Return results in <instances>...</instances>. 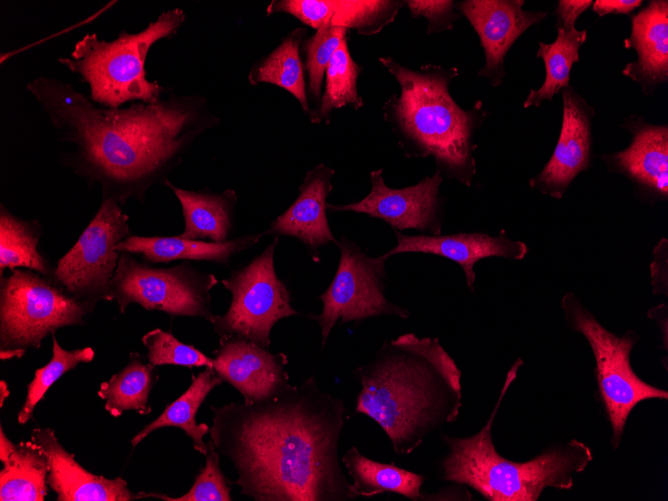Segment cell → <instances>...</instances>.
<instances>
[{"label": "cell", "mask_w": 668, "mask_h": 501, "mask_svg": "<svg viewBox=\"0 0 668 501\" xmlns=\"http://www.w3.org/2000/svg\"><path fill=\"white\" fill-rule=\"evenodd\" d=\"M337 246L341 253L339 265L331 284L319 296L323 309L315 317L321 328L322 346L339 319L344 324L380 315L409 317L407 309L390 302L384 294L386 254L370 257L346 237H341Z\"/></svg>", "instance_id": "obj_12"}, {"label": "cell", "mask_w": 668, "mask_h": 501, "mask_svg": "<svg viewBox=\"0 0 668 501\" xmlns=\"http://www.w3.org/2000/svg\"><path fill=\"white\" fill-rule=\"evenodd\" d=\"M523 5L522 0H466L456 5L478 34L485 53V65L478 75L495 87L503 81L504 58L511 46L547 15L525 11Z\"/></svg>", "instance_id": "obj_14"}, {"label": "cell", "mask_w": 668, "mask_h": 501, "mask_svg": "<svg viewBox=\"0 0 668 501\" xmlns=\"http://www.w3.org/2000/svg\"><path fill=\"white\" fill-rule=\"evenodd\" d=\"M205 466L196 475L192 487L181 496L171 497L156 492H141L142 499L155 498L164 501H231V487L220 469V454L211 440L207 443Z\"/></svg>", "instance_id": "obj_34"}, {"label": "cell", "mask_w": 668, "mask_h": 501, "mask_svg": "<svg viewBox=\"0 0 668 501\" xmlns=\"http://www.w3.org/2000/svg\"><path fill=\"white\" fill-rule=\"evenodd\" d=\"M362 67L356 63L349 51L347 36L341 41L326 69V85L316 109L308 114L312 123L329 122L334 109L346 105L360 109L363 99L358 94L357 81Z\"/></svg>", "instance_id": "obj_32"}, {"label": "cell", "mask_w": 668, "mask_h": 501, "mask_svg": "<svg viewBox=\"0 0 668 501\" xmlns=\"http://www.w3.org/2000/svg\"><path fill=\"white\" fill-rule=\"evenodd\" d=\"M403 5L395 0H278L269 4L267 15L287 13L315 29H353L370 36L392 23Z\"/></svg>", "instance_id": "obj_18"}, {"label": "cell", "mask_w": 668, "mask_h": 501, "mask_svg": "<svg viewBox=\"0 0 668 501\" xmlns=\"http://www.w3.org/2000/svg\"><path fill=\"white\" fill-rule=\"evenodd\" d=\"M51 335V360L35 370L33 380L27 385V396L17 417L19 424H25L32 418L36 405L58 379L80 363H89L95 357V351L91 347L65 350L57 341L55 332Z\"/></svg>", "instance_id": "obj_33"}, {"label": "cell", "mask_w": 668, "mask_h": 501, "mask_svg": "<svg viewBox=\"0 0 668 501\" xmlns=\"http://www.w3.org/2000/svg\"><path fill=\"white\" fill-rule=\"evenodd\" d=\"M522 360L509 369L497 402L485 425L469 437L442 435L449 452L441 461L442 479L464 484L489 501H537L545 488L568 490L574 476L592 461L590 447L572 439L555 444L525 462L500 455L492 440V426Z\"/></svg>", "instance_id": "obj_5"}, {"label": "cell", "mask_w": 668, "mask_h": 501, "mask_svg": "<svg viewBox=\"0 0 668 501\" xmlns=\"http://www.w3.org/2000/svg\"><path fill=\"white\" fill-rule=\"evenodd\" d=\"M355 374L362 387L355 412L378 423L398 455L414 452L460 413L462 373L438 338L386 340Z\"/></svg>", "instance_id": "obj_3"}, {"label": "cell", "mask_w": 668, "mask_h": 501, "mask_svg": "<svg viewBox=\"0 0 668 501\" xmlns=\"http://www.w3.org/2000/svg\"><path fill=\"white\" fill-rule=\"evenodd\" d=\"M218 280L188 262L172 267H154L138 261L131 253L121 252L110 281V301L121 314L130 304L146 310L162 311L170 316L214 318L211 289Z\"/></svg>", "instance_id": "obj_9"}, {"label": "cell", "mask_w": 668, "mask_h": 501, "mask_svg": "<svg viewBox=\"0 0 668 501\" xmlns=\"http://www.w3.org/2000/svg\"><path fill=\"white\" fill-rule=\"evenodd\" d=\"M1 501H43L48 493L47 462L40 449L30 441H20L2 462Z\"/></svg>", "instance_id": "obj_28"}, {"label": "cell", "mask_w": 668, "mask_h": 501, "mask_svg": "<svg viewBox=\"0 0 668 501\" xmlns=\"http://www.w3.org/2000/svg\"><path fill=\"white\" fill-rule=\"evenodd\" d=\"M210 440L233 465L234 484L255 501L355 500L338 445L344 401L313 376L257 403L211 406Z\"/></svg>", "instance_id": "obj_1"}, {"label": "cell", "mask_w": 668, "mask_h": 501, "mask_svg": "<svg viewBox=\"0 0 668 501\" xmlns=\"http://www.w3.org/2000/svg\"><path fill=\"white\" fill-rule=\"evenodd\" d=\"M185 19L184 11L174 8L162 12L144 30H122L111 41L87 33L70 56L58 62L79 75L89 85L90 99L105 108H119L130 101L157 102L165 90L157 81L147 80V54L157 41L176 34Z\"/></svg>", "instance_id": "obj_6"}, {"label": "cell", "mask_w": 668, "mask_h": 501, "mask_svg": "<svg viewBox=\"0 0 668 501\" xmlns=\"http://www.w3.org/2000/svg\"><path fill=\"white\" fill-rule=\"evenodd\" d=\"M180 202L184 217V231L178 235L184 239H210L214 242L228 240L233 226V211L237 202L236 192L227 189L214 194L206 191L184 190L164 182Z\"/></svg>", "instance_id": "obj_24"}, {"label": "cell", "mask_w": 668, "mask_h": 501, "mask_svg": "<svg viewBox=\"0 0 668 501\" xmlns=\"http://www.w3.org/2000/svg\"><path fill=\"white\" fill-rule=\"evenodd\" d=\"M335 171L319 164L308 171L299 186V195L291 206L279 215L266 233L290 236L305 244L312 258L319 261V248L338 243L327 219V197L333 186Z\"/></svg>", "instance_id": "obj_20"}, {"label": "cell", "mask_w": 668, "mask_h": 501, "mask_svg": "<svg viewBox=\"0 0 668 501\" xmlns=\"http://www.w3.org/2000/svg\"><path fill=\"white\" fill-rule=\"evenodd\" d=\"M641 0H597L593 11L599 16L607 14H629L641 5Z\"/></svg>", "instance_id": "obj_39"}, {"label": "cell", "mask_w": 668, "mask_h": 501, "mask_svg": "<svg viewBox=\"0 0 668 501\" xmlns=\"http://www.w3.org/2000/svg\"><path fill=\"white\" fill-rule=\"evenodd\" d=\"M631 22V35L625 40V46L636 50L637 60L628 63L622 73L639 83L648 94L668 79L667 1H651Z\"/></svg>", "instance_id": "obj_21"}, {"label": "cell", "mask_w": 668, "mask_h": 501, "mask_svg": "<svg viewBox=\"0 0 668 501\" xmlns=\"http://www.w3.org/2000/svg\"><path fill=\"white\" fill-rule=\"evenodd\" d=\"M397 245L386 253L387 257L400 253H427L445 257L459 264L464 271L467 285L474 289L476 262L486 257L522 260L528 247L521 241L510 239L505 231L494 237L485 233H457L450 235H404L394 229Z\"/></svg>", "instance_id": "obj_19"}, {"label": "cell", "mask_w": 668, "mask_h": 501, "mask_svg": "<svg viewBox=\"0 0 668 501\" xmlns=\"http://www.w3.org/2000/svg\"><path fill=\"white\" fill-rule=\"evenodd\" d=\"M639 186L658 196L668 195V129L666 125L636 124L631 144L623 151L604 156Z\"/></svg>", "instance_id": "obj_22"}, {"label": "cell", "mask_w": 668, "mask_h": 501, "mask_svg": "<svg viewBox=\"0 0 668 501\" xmlns=\"http://www.w3.org/2000/svg\"><path fill=\"white\" fill-rule=\"evenodd\" d=\"M93 310L40 273L14 269L0 282V349H38L48 334L84 324Z\"/></svg>", "instance_id": "obj_8"}, {"label": "cell", "mask_w": 668, "mask_h": 501, "mask_svg": "<svg viewBox=\"0 0 668 501\" xmlns=\"http://www.w3.org/2000/svg\"><path fill=\"white\" fill-rule=\"evenodd\" d=\"M41 225L38 220H26L12 214L3 204L0 207V273L5 269L27 268L50 278L53 269L39 252Z\"/></svg>", "instance_id": "obj_29"}, {"label": "cell", "mask_w": 668, "mask_h": 501, "mask_svg": "<svg viewBox=\"0 0 668 501\" xmlns=\"http://www.w3.org/2000/svg\"><path fill=\"white\" fill-rule=\"evenodd\" d=\"M342 462L352 479V488L358 497H373L388 492L414 501L421 498V487L424 483L421 474L393 463L374 461L362 455L355 446L345 452Z\"/></svg>", "instance_id": "obj_26"}, {"label": "cell", "mask_w": 668, "mask_h": 501, "mask_svg": "<svg viewBox=\"0 0 668 501\" xmlns=\"http://www.w3.org/2000/svg\"><path fill=\"white\" fill-rule=\"evenodd\" d=\"M287 364L284 353H272L242 338L221 340L213 359L217 375L248 404L265 401L289 384Z\"/></svg>", "instance_id": "obj_15"}, {"label": "cell", "mask_w": 668, "mask_h": 501, "mask_svg": "<svg viewBox=\"0 0 668 501\" xmlns=\"http://www.w3.org/2000/svg\"><path fill=\"white\" fill-rule=\"evenodd\" d=\"M569 328L589 343L596 362L597 395L612 428L611 443L617 449L627 419L640 402L668 399V392L642 380L631 366V351L638 335L627 331L617 336L603 327L572 292L560 301Z\"/></svg>", "instance_id": "obj_7"}, {"label": "cell", "mask_w": 668, "mask_h": 501, "mask_svg": "<svg viewBox=\"0 0 668 501\" xmlns=\"http://www.w3.org/2000/svg\"><path fill=\"white\" fill-rule=\"evenodd\" d=\"M128 220L118 201L102 197L95 216L49 279L93 308L99 301H110L109 285L120 257L114 247L130 236Z\"/></svg>", "instance_id": "obj_11"}, {"label": "cell", "mask_w": 668, "mask_h": 501, "mask_svg": "<svg viewBox=\"0 0 668 501\" xmlns=\"http://www.w3.org/2000/svg\"><path fill=\"white\" fill-rule=\"evenodd\" d=\"M261 234L243 235L222 242L184 239L180 236L130 235L115 245L118 252H128L143 257L151 263H168L175 260L210 261L228 264L231 258L255 245Z\"/></svg>", "instance_id": "obj_23"}, {"label": "cell", "mask_w": 668, "mask_h": 501, "mask_svg": "<svg viewBox=\"0 0 668 501\" xmlns=\"http://www.w3.org/2000/svg\"><path fill=\"white\" fill-rule=\"evenodd\" d=\"M25 352L24 349H0V358L1 360L21 358Z\"/></svg>", "instance_id": "obj_41"}, {"label": "cell", "mask_w": 668, "mask_h": 501, "mask_svg": "<svg viewBox=\"0 0 668 501\" xmlns=\"http://www.w3.org/2000/svg\"><path fill=\"white\" fill-rule=\"evenodd\" d=\"M592 4L590 0H560L556 8L557 28L572 30L578 17Z\"/></svg>", "instance_id": "obj_38"}, {"label": "cell", "mask_w": 668, "mask_h": 501, "mask_svg": "<svg viewBox=\"0 0 668 501\" xmlns=\"http://www.w3.org/2000/svg\"><path fill=\"white\" fill-rule=\"evenodd\" d=\"M413 17L427 20V33L433 34L452 29L458 15L451 0H408L404 1Z\"/></svg>", "instance_id": "obj_37"}, {"label": "cell", "mask_w": 668, "mask_h": 501, "mask_svg": "<svg viewBox=\"0 0 668 501\" xmlns=\"http://www.w3.org/2000/svg\"><path fill=\"white\" fill-rule=\"evenodd\" d=\"M307 34L298 27L291 31L270 54L251 68L248 80L252 85L270 83L291 93L306 114L311 112L308 102L300 45Z\"/></svg>", "instance_id": "obj_27"}, {"label": "cell", "mask_w": 668, "mask_h": 501, "mask_svg": "<svg viewBox=\"0 0 668 501\" xmlns=\"http://www.w3.org/2000/svg\"><path fill=\"white\" fill-rule=\"evenodd\" d=\"M563 119L554 152L530 186L561 198L573 179L590 164L593 109L569 85L563 89Z\"/></svg>", "instance_id": "obj_16"}, {"label": "cell", "mask_w": 668, "mask_h": 501, "mask_svg": "<svg viewBox=\"0 0 668 501\" xmlns=\"http://www.w3.org/2000/svg\"><path fill=\"white\" fill-rule=\"evenodd\" d=\"M587 37L586 30L557 28V38L550 44L539 43L537 57L542 58L546 78L537 90H531L524 101V108L538 107L544 100H551L569 85L572 65L579 60V49Z\"/></svg>", "instance_id": "obj_31"}, {"label": "cell", "mask_w": 668, "mask_h": 501, "mask_svg": "<svg viewBox=\"0 0 668 501\" xmlns=\"http://www.w3.org/2000/svg\"><path fill=\"white\" fill-rule=\"evenodd\" d=\"M10 391L6 381H0V407H3L5 400L9 397Z\"/></svg>", "instance_id": "obj_42"}, {"label": "cell", "mask_w": 668, "mask_h": 501, "mask_svg": "<svg viewBox=\"0 0 668 501\" xmlns=\"http://www.w3.org/2000/svg\"><path fill=\"white\" fill-rule=\"evenodd\" d=\"M26 88L61 140L75 146L66 164L121 205L131 198L143 201L149 187L167 180L195 138L220 122L201 96L170 94L154 103L100 108L58 78L41 76Z\"/></svg>", "instance_id": "obj_2"}, {"label": "cell", "mask_w": 668, "mask_h": 501, "mask_svg": "<svg viewBox=\"0 0 668 501\" xmlns=\"http://www.w3.org/2000/svg\"><path fill=\"white\" fill-rule=\"evenodd\" d=\"M222 382L213 368L205 367V370L193 376L190 386L181 396L167 405L155 420L134 435L131 439L132 446L136 447L155 430L176 427L183 430L191 439L196 451L206 455L207 443H204L203 437L209 433L210 427L205 423L198 424L196 414L208 394Z\"/></svg>", "instance_id": "obj_25"}, {"label": "cell", "mask_w": 668, "mask_h": 501, "mask_svg": "<svg viewBox=\"0 0 668 501\" xmlns=\"http://www.w3.org/2000/svg\"><path fill=\"white\" fill-rule=\"evenodd\" d=\"M278 237L248 265L232 271L222 285L232 295L223 315H215L210 323L220 341L242 338L269 349L270 334L276 322L299 315L290 304V293L278 278L274 252Z\"/></svg>", "instance_id": "obj_10"}, {"label": "cell", "mask_w": 668, "mask_h": 501, "mask_svg": "<svg viewBox=\"0 0 668 501\" xmlns=\"http://www.w3.org/2000/svg\"><path fill=\"white\" fill-rule=\"evenodd\" d=\"M154 367L138 353H131L127 365L100 385L98 396L105 401L106 411L113 417L129 410L149 414V396L157 378Z\"/></svg>", "instance_id": "obj_30"}, {"label": "cell", "mask_w": 668, "mask_h": 501, "mask_svg": "<svg viewBox=\"0 0 668 501\" xmlns=\"http://www.w3.org/2000/svg\"><path fill=\"white\" fill-rule=\"evenodd\" d=\"M347 36V30L337 27H320L304 44L308 88L313 101L319 105L321 87L325 70L341 41ZM317 105V106H318Z\"/></svg>", "instance_id": "obj_36"}, {"label": "cell", "mask_w": 668, "mask_h": 501, "mask_svg": "<svg viewBox=\"0 0 668 501\" xmlns=\"http://www.w3.org/2000/svg\"><path fill=\"white\" fill-rule=\"evenodd\" d=\"M371 191L362 200L346 205L327 204L331 212L364 213L387 222L393 229H416L431 235L441 232L439 189L443 177L436 171L417 184L401 189L388 187L383 169L372 171Z\"/></svg>", "instance_id": "obj_13"}, {"label": "cell", "mask_w": 668, "mask_h": 501, "mask_svg": "<svg viewBox=\"0 0 668 501\" xmlns=\"http://www.w3.org/2000/svg\"><path fill=\"white\" fill-rule=\"evenodd\" d=\"M14 444L4 433L3 427H0V461L3 462L15 449Z\"/></svg>", "instance_id": "obj_40"}, {"label": "cell", "mask_w": 668, "mask_h": 501, "mask_svg": "<svg viewBox=\"0 0 668 501\" xmlns=\"http://www.w3.org/2000/svg\"><path fill=\"white\" fill-rule=\"evenodd\" d=\"M147 349L146 358L153 366L176 365L187 368L211 367L213 359L193 345L178 340L172 333L160 328L153 329L141 338Z\"/></svg>", "instance_id": "obj_35"}, {"label": "cell", "mask_w": 668, "mask_h": 501, "mask_svg": "<svg viewBox=\"0 0 668 501\" xmlns=\"http://www.w3.org/2000/svg\"><path fill=\"white\" fill-rule=\"evenodd\" d=\"M379 61L400 86V94L390 97L382 110L406 156H431L442 177L471 186L476 173L474 132L484 114L480 102L466 111L451 97L449 84L458 70L436 65L413 70L389 56Z\"/></svg>", "instance_id": "obj_4"}, {"label": "cell", "mask_w": 668, "mask_h": 501, "mask_svg": "<svg viewBox=\"0 0 668 501\" xmlns=\"http://www.w3.org/2000/svg\"><path fill=\"white\" fill-rule=\"evenodd\" d=\"M31 441L46 458L47 483L57 501H132L142 499L121 477L109 479L82 467L59 442L51 428H34Z\"/></svg>", "instance_id": "obj_17"}]
</instances>
